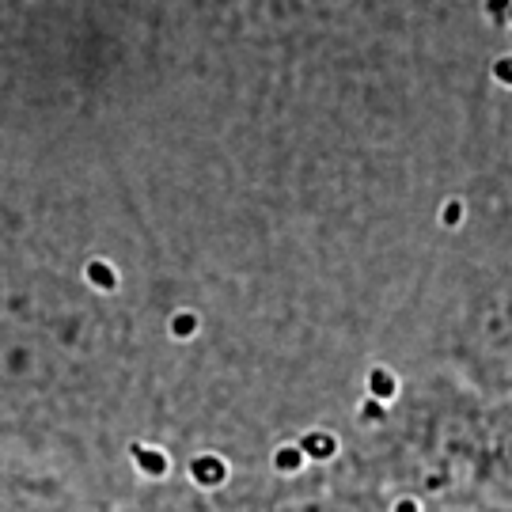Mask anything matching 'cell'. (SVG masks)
I'll return each instance as SVG.
<instances>
[{"label":"cell","instance_id":"277c9868","mask_svg":"<svg viewBox=\"0 0 512 512\" xmlns=\"http://www.w3.org/2000/svg\"><path fill=\"white\" fill-rule=\"evenodd\" d=\"M391 512H421V509H418V501H410V497H406V501H399Z\"/></svg>","mask_w":512,"mask_h":512},{"label":"cell","instance_id":"6da1fadb","mask_svg":"<svg viewBox=\"0 0 512 512\" xmlns=\"http://www.w3.org/2000/svg\"><path fill=\"white\" fill-rule=\"evenodd\" d=\"M194 475H198V482H205V486H213V482H224V467H217V463H209V456L194 467Z\"/></svg>","mask_w":512,"mask_h":512},{"label":"cell","instance_id":"7a4b0ae2","mask_svg":"<svg viewBox=\"0 0 512 512\" xmlns=\"http://www.w3.org/2000/svg\"><path fill=\"white\" fill-rule=\"evenodd\" d=\"M137 456H141V467H145L148 475H164L167 471L164 452H145V448H137Z\"/></svg>","mask_w":512,"mask_h":512},{"label":"cell","instance_id":"3957f363","mask_svg":"<svg viewBox=\"0 0 512 512\" xmlns=\"http://www.w3.org/2000/svg\"><path fill=\"white\" fill-rule=\"evenodd\" d=\"M300 463H304V459H300V452H296V448H285V452H277V467H281V471H296Z\"/></svg>","mask_w":512,"mask_h":512}]
</instances>
